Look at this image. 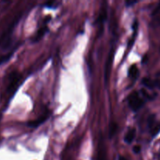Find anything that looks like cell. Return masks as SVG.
I'll use <instances>...</instances> for the list:
<instances>
[{"label":"cell","instance_id":"1","mask_svg":"<svg viewBox=\"0 0 160 160\" xmlns=\"http://www.w3.org/2000/svg\"><path fill=\"white\" fill-rule=\"evenodd\" d=\"M20 18H21V14L18 15L13 19L12 23L9 25L7 28L4 31V32L0 36V48L2 49H6L9 48L12 42V36L13 34L14 29H15L16 26L20 21Z\"/></svg>","mask_w":160,"mask_h":160},{"label":"cell","instance_id":"2","mask_svg":"<svg viewBox=\"0 0 160 160\" xmlns=\"http://www.w3.org/2000/svg\"><path fill=\"white\" fill-rule=\"evenodd\" d=\"M128 104L133 111L137 112L144 106L145 101L143 98H141L138 92H133L128 98Z\"/></svg>","mask_w":160,"mask_h":160},{"label":"cell","instance_id":"3","mask_svg":"<svg viewBox=\"0 0 160 160\" xmlns=\"http://www.w3.org/2000/svg\"><path fill=\"white\" fill-rule=\"evenodd\" d=\"M114 53H115V50H114V48H112L109 54V56H108L107 59L106 61V65H105V81L106 83H108V81H109V76H110L112 60H113L114 58Z\"/></svg>","mask_w":160,"mask_h":160},{"label":"cell","instance_id":"4","mask_svg":"<svg viewBox=\"0 0 160 160\" xmlns=\"http://www.w3.org/2000/svg\"><path fill=\"white\" fill-rule=\"evenodd\" d=\"M148 123L150 132H151L152 135L155 137L160 132V122L156 121L155 115H151L148 117Z\"/></svg>","mask_w":160,"mask_h":160},{"label":"cell","instance_id":"5","mask_svg":"<svg viewBox=\"0 0 160 160\" xmlns=\"http://www.w3.org/2000/svg\"><path fill=\"white\" fill-rule=\"evenodd\" d=\"M152 26L159 27L160 25V3L152 14Z\"/></svg>","mask_w":160,"mask_h":160},{"label":"cell","instance_id":"6","mask_svg":"<svg viewBox=\"0 0 160 160\" xmlns=\"http://www.w3.org/2000/svg\"><path fill=\"white\" fill-rule=\"evenodd\" d=\"M48 112H47L46 113L44 114V115H42V117H38V118L37 119V120H33V121H30L28 123V127H31V128H37V127H38L39 125H41L42 123H43L45 121V120L48 119Z\"/></svg>","mask_w":160,"mask_h":160},{"label":"cell","instance_id":"7","mask_svg":"<svg viewBox=\"0 0 160 160\" xmlns=\"http://www.w3.org/2000/svg\"><path fill=\"white\" fill-rule=\"evenodd\" d=\"M98 160H107L106 148H105V145H103L102 141H101L99 142V145H98Z\"/></svg>","mask_w":160,"mask_h":160},{"label":"cell","instance_id":"8","mask_svg":"<svg viewBox=\"0 0 160 160\" xmlns=\"http://www.w3.org/2000/svg\"><path fill=\"white\" fill-rule=\"evenodd\" d=\"M136 135V131L134 128H131L129 131L127 132L126 135L124 137V141L125 142H127L128 144H131L134 141V138Z\"/></svg>","mask_w":160,"mask_h":160},{"label":"cell","instance_id":"9","mask_svg":"<svg viewBox=\"0 0 160 160\" xmlns=\"http://www.w3.org/2000/svg\"><path fill=\"white\" fill-rule=\"evenodd\" d=\"M47 31H48V28H47L46 26L42 27V28H40V29L37 31V34H36V35L34 37L33 42H38V41H40L41 39L43 38V36L46 34Z\"/></svg>","mask_w":160,"mask_h":160},{"label":"cell","instance_id":"10","mask_svg":"<svg viewBox=\"0 0 160 160\" xmlns=\"http://www.w3.org/2000/svg\"><path fill=\"white\" fill-rule=\"evenodd\" d=\"M138 69L135 65H132L130 67L129 72H128V75H129L130 78H132V79H136L138 76Z\"/></svg>","mask_w":160,"mask_h":160},{"label":"cell","instance_id":"11","mask_svg":"<svg viewBox=\"0 0 160 160\" xmlns=\"http://www.w3.org/2000/svg\"><path fill=\"white\" fill-rule=\"evenodd\" d=\"M106 14H107L106 8H102V9L101 10V13H100L99 17H98V21H99L100 26L102 27L105 20H106Z\"/></svg>","mask_w":160,"mask_h":160},{"label":"cell","instance_id":"12","mask_svg":"<svg viewBox=\"0 0 160 160\" xmlns=\"http://www.w3.org/2000/svg\"><path fill=\"white\" fill-rule=\"evenodd\" d=\"M142 84H143L145 87L148 88L152 89L155 88L154 81L149 79V78H144V79L142 80Z\"/></svg>","mask_w":160,"mask_h":160},{"label":"cell","instance_id":"13","mask_svg":"<svg viewBox=\"0 0 160 160\" xmlns=\"http://www.w3.org/2000/svg\"><path fill=\"white\" fill-rule=\"evenodd\" d=\"M13 52H14V50L12 52H9L8 54L5 55V56H1V57H0V65H2V64L4 63V62H7V61L9 60L11 57H12V56L13 55Z\"/></svg>","mask_w":160,"mask_h":160},{"label":"cell","instance_id":"14","mask_svg":"<svg viewBox=\"0 0 160 160\" xmlns=\"http://www.w3.org/2000/svg\"><path fill=\"white\" fill-rule=\"evenodd\" d=\"M117 124H112V127H111L110 131H109V136H110V137H112L113 134L116 133V131H117Z\"/></svg>","mask_w":160,"mask_h":160},{"label":"cell","instance_id":"15","mask_svg":"<svg viewBox=\"0 0 160 160\" xmlns=\"http://www.w3.org/2000/svg\"><path fill=\"white\" fill-rule=\"evenodd\" d=\"M141 151V146L139 145H137V146L134 147V153H139Z\"/></svg>","mask_w":160,"mask_h":160},{"label":"cell","instance_id":"16","mask_svg":"<svg viewBox=\"0 0 160 160\" xmlns=\"http://www.w3.org/2000/svg\"><path fill=\"white\" fill-rule=\"evenodd\" d=\"M137 2H138V1H128L126 2V5H127V6H131Z\"/></svg>","mask_w":160,"mask_h":160},{"label":"cell","instance_id":"17","mask_svg":"<svg viewBox=\"0 0 160 160\" xmlns=\"http://www.w3.org/2000/svg\"><path fill=\"white\" fill-rule=\"evenodd\" d=\"M154 83H155V88H157L160 89V80H156V81H154Z\"/></svg>","mask_w":160,"mask_h":160},{"label":"cell","instance_id":"18","mask_svg":"<svg viewBox=\"0 0 160 160\" xmlns=\"http://www.w3.org/2000/svg\"><path fill=\"white\" fill-rule=\"evenodd\" d=\"M119 160H128V159H127L125 157H123V156H120V157H119Z\"/></svg>","mask_w":160,"mask_h":160},{"label":"cell","instance_id":"19","mask_svg":"<svg viewBox=\"0 0 160 160\" xmlns=\"http://www.w3.org/2000/svg\"><path fill=\"white\" fill-rule=\"evenodd\" d=\"M158 76H159V77H160V73H158Z\"/></svg>","mask_w":160,"mask_h":160}]
</instances>
